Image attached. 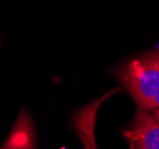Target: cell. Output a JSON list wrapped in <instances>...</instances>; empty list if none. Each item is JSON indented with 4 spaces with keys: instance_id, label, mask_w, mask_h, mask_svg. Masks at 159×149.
I'll list each match as a JSON object with an SVG mask.
<instances>
[{
    "instance_id": "7a4b0ae2",
    "label": "cell",
    "mask_w": 159,
    "mask_h": 149,
    "mask_svg": "<svg viewBox=\"0 0 159 149\" xmlns=\"http://www.w3.org/2000/svg\"><path fill=\"white\" fill-rule=\"evenodd\" d=\"M122 134L129 149H159V124L148 111H138Z\"/></svg>"
},
{
    "instance_id": "5b68a950",
    "label": "cell",
    "mask_w": 159,
    "mask_h": 149,
    "mask_svg": "<svg viewBox=\"0 0 159 149\" xmlns=\"http://www.w3.org/2000/svg\"><path fill=\"white\" fill-rule=\"evenodd\" d=\"M152 116H153V118L157 121V123L159 124V109L153 110V112H152Z\"/></svg>"
},
{
    "instance_id": "6da1fadb",
    "label": "cell",
    "mask_w": 159,
    "mask_h": 149,
    "mask_svg": "<svg viewBox=\"0 0 159 149\" xmlns=\"http://www.w3.org/2000/svg\"><path fill=\"white\" fill-rule=\"evenodd\" d=\"M115 77L140 110L159 109V50H151L121 64Z\"/></svg>"
},
{
    "instance_id": "3957f363",
    "label": "cell",
    "mask_w": 159,
    "mask_h": 149,
    "mask_svg": "<svg viewBox=\"0 0 159 149\" xmlns=\"http://www.w3.org/2000/svg\"><path fill=\"white\" fill-rule=\"evenodd\" d=\"M119 87L109 91L107 94L99 97L98 99L93 100L92 103L88 104L86 106L81 107L74 113V117L72 121V124L74 128L75 135L79 137L80 142L83 143L84 149H97L96 144V136H95V126H96V118L99 106L102 105L104 100H107L110 95L116 92H120Z\"/></svg>"
},
{
    "instance_id": "277c9868",
    "label": "cell",
    "mask_w": 159,
    "mask_h": 149,
    "mask_svg": "<svg viewBox=\"0 0 159 149\" xmlns=\"http://www.w3.org/2000/svg\"><path fill=\"white\" fill-rule=\"evenodd\" d=\"M1 149H36L35 128L29 111L24 109Z\"/></svg>"
}]
</instances>
